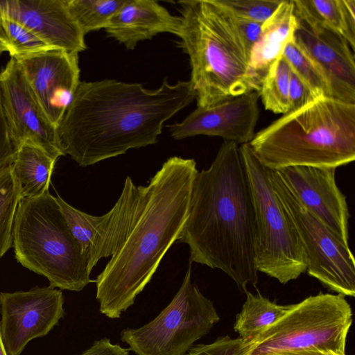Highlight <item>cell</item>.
I'll return each mask as SVG.
<instances>
[{"label": "cell", "instance_id": "cell-15", "mask_svg": "<svg viewBox=\"0 0 355 355\" xmlns=\"http://www.w3.org/2000/svg\"><path fill=\"white\" fill-rule=\"evenodd\" d=\"M259 92H250L210 107H197L182 122L166 126L177 140L207 135L239 146L249 144L259 117Z\"/></svg>", "mask_w": 355, "mask_h": 355}, {"label": "cell", "instance_id": "cell-31", "mask_svg": "<svg viewBox=\"0 0 355 355\" xmlns=\"http://www.w3.org/2000/svg\"><path fill=\"white\" fill-rule=\"evenodd\" d=\"M241 342L239 338L220 336L211 343L193 346L187 355H235Z\"/></svg>", "mask_w": 355, "mask_h": 355}, {"label": "cell", "instance_id": "cell-25", "mask_svg": "<svg viewBox=\"0 0 355 355\" xmlns=\"http://www.w3.org/2000/svg\"><path fill=\"white\" fill-rule=\"evenodd\" d=\"M282 57L288 63L291 71L318 96L334 98L327 78L312 58L297 44L294 37L287 43Z\"/></svg>", "mask_w": 355, "mask_h": 355}, {"label": "cell", "instance_id": "cell-34", "mask_svg": "<svg viewBox=\"0 0 355 355\" xmlns=\"http://www.w3.org/2000/svg\"><path fill=\"white\" fill-rule=\"evenodd\" d=\"M129 349L117 344H112L110 339L104 338L96 340L93 345L80 355H129Z\"/></svg>", "mask_w": 355, "mask_h": 355}, {"label": "cell", "instance_id": "cell-14", "mask_svg": "<svg viewBox=\"0 0 355 355\" xmlns=\"http://www.w3.org/2000/svg\"><path fill=\"white\" fill-rule=\"evenodd\" d=\"M136 189L128 176L113 207L100 216L77 209L57 194L55 199L62 216L86 256L90 270L101 259L111 257L123 240L132 215Z\"/></svg>", "mask_w": 355, "mask_h": 355}, {"label": "cell", "instance_id": "cell-35", "mask_svg": "<svg viewBox=\"0 0 355 355\" xmlns=\"http://www.w3.org/2000/svg\"><path fill=\"white\" fill-rule=\"evenodd\" d=\"M268 355H346L345 354L331 351V350H322L317 349H302L295 351H285L278 353H275Z\"/></svg>", "mask_w": 355, "mask_h": 355}, {"label": "cell", "instance_id": "cell-5", "mask_svg": "<svg viewBox=\"0 0 355 355\" xmlns=\"http://www.w3.org/2000/svg\"><path fill=\"white\" fill-rule=\"evenodd\" d=\"M249 145L272 171L347 165L355 159V104L320 97L255 133Z\"/></svg>", "mask_w": 355, "mask_h": 355}, {"label": "cell", "instance_id": "cell-23", "mask_svg": "<svg viewBox=\"0 0 355 355\" xmlns=\"http://www.w3.org/2000/svg\"><path fill=\"white\" fill-rule=\"evenodd\" d=\"M246 300L236 315L234 329L239 338L253 336L286 314L293 304H279L260 293H245Z\"/></svg>", "mask_w": 355, "mask_h": 355}, {"label": "cell", "instance_id": "cell-36", "mask_svg": "<svg viewBox=\"0 0 355 355\" xmlns=\"http://www.w3.org/2000/svg\"><path fill=\"white\" fill-rule=\"evenodd\" d=\"M0 43L6 49L7 51L8 52V43L7 41V39L6 37V35L0 26Z\"/></svg>", "mask_w": 355, "mask_h": 355}, {"label": "cell", "instance_id": "cell-7", "mask_svg": "<svg viewBox=\"0 0 355 355\" xmlns=\"http://www.w3.org/2000/svg\"><path fill=\"white\" fill-rule=\"evenodd\" d=\"M352 323V308L345 296L320 292L293 304L274 323L242 340L235 355H268L311 349L345 354Z\"/></svg>", "mask_w": 355, "mask_h": 355}, {"label": "cell", "instance_id": "cell-33", "mask_svg": "<svg viewBox=\"0 0 355 355\" xmlns=\"http://www.w3.org/2000/svg\"><path fill=\"white\" fill-rule=\"evenodd\" d=\"M236 23L245 46L250 51L261 33L262 23L236 19Z\"/></svg>", "mask_w": 355, "mask_h": 355}, {"label": "cell", "instance_id": "cell-32", "mask_svg": "<svg viewBox=\"0 0 355 355\" xmlns=\"http://www.w3.org/2000/svg\"><path fill=\"white\" fill-rule=\"evenodd\" d=\"M320 97L291 71L288 90V112L296 111Z\"/></svg>", "mask_w": 355, "mask_h": 355}, {"label": "cell", "instance_id": "cell-20", "mask_svg": "<svg viewBox=\"0 0 355 355\" xmlns=\"http://www.w3.org/2000/svg\"><path fill=\"white\" fill-rule=\"evenodd\" d=\"M297 26L293 0H282L273 15L262 24L261 33L250 53V67L260 85L270 66L282 56L294 37Z\"/></svg>", "mask_w": 355, "mask_h": 355}, {"label": "cell", "instance_id": "cell-30", "mask_svg": "<svg viewBox=\"0 0 355 355\" xmlns=\"http://www.w3.org/2000/svg\"><path fill=\"white\" fill-rule=\"evenodd\" d=\"M18 148L0 91V168L12 162Z\"/></svg>", "mask_w": 355, "mask_h": 355}, {"label": "cell", "instance_id": "cell-18", "mask_svg": "<svg viewBox=\"0 0 355 355\" xmlns=\"http://www.w3.org/2000/svg\"><path fill=\"white\" fill-rule=\"evenodd\" d=\"M0 16L24 25L53 49L76 53L87 49L65 0H0Z\"/></svg>", "mask_w": 355, "mask_h": 355}, {"label": "cell", "instance_id": "cell-8", "mask_svg": "<svg viewBox=\"0 0 355 355\" xmlns=\"http://www.w3.org/2000/svg\"><path fill=\"white\" fill-rule=\"evenodd\" d=\"M239 147L255 211L257 270L281 284H287L306 271L303 246L272 188L270 170L261 164L249 144Z\"/></svg>", "mask_w": 355, "mask_h": 355}, {"label": "cell", "instance_id": "cell-28", "mask_svg": "<svg viewBox=\"0 0 355 355\" xmlns=\"http://www.w3.org/2000/svg\"><path fill=\"white\" fill-rule=\"evenodd\" d=\"M0 26L7 39L10 57L53 49L32 31L13 19L0 16Z\"/></svg>", "mask_w": 355, "mask_h": 355}, {"label": "cell", "instance_id": "cell-1", "mask_svg": "<svg viewBox=\"0 0 355 355\" xmlns=\"http://www.w3.org/2000/svg\"><path fill=\"white\" fill-rule=\"evenodd\" d=\"M191 82L148 89L114 79L80 81L58 125L61 144L85 167L155 144L164 122L196 99Z\"/></svg>", "mask_w": 355, "mask_h": 355}, {"label": "cell", "instance_id": "cell-12", "mask_svg": "<svg viewBox=\"0 0 355 355\" xmlns=\"http://www.w3.org/2000/svg\"><path fill=\"white\" fill-rule=\"evenodd\" d=\"M12 58L46 116L58 128L80 83L78 53L51 49Z\"/></svg>", "mask_w": 355, "mask_h": 355}, {"label": "cell", "instance_id": "cell-37", "mask_svg": "<svg viewBox=\"0 0 355 355\" xmlns=\"http://www.w3.org/2000/svg\"><path fill=\"white\" fill-rule=\"evenodd\" d=\"M0 355H8L6 348H5V346L3 345V340H2L1 331H0Z\"/></svg>", "mask_w": 355, "mask_h": 355}, {"label": "cell", "instance_id": "cell-27", "mask_svg": "<svg viewBox=\"0 0 355 355\" xmlns=\"http://www.w3.org/2000/svg\"><path fill=\"white\" fill-rule=\"evenodd\" d=\"M21 199L12 164L0 168V258L12 245V229Z\"/></svg>", "mask_w": 355, "mask_h": 355}, {"label": "cell", "instance_id": "cell-13", "mask_svg": "<svg viewBox=\"0 0 355 355\" xmlns=\"http://www.w3.org/2000/svg\"><path fill=\"white\" fill-rule=\"evenodd\" d=\"M0 91L18 148L28 141L56 160L65 155L57 127L46 116L12 57L0 72Z\"/></svg>", "mask_w": 355, "mask_h": 355}, {"label": "cell", "instance_id": "cell-26", "mask_svg": "<svg viewBox=\"0 0 355 355\" xmlns=\"http://www.w3.org/2000/svg\"><path fill=\"white\" fill-rule=\"evenodd\" d=\"M125 0H65L71 16L83 34L105 28Z\"/></svg>", "mask_w": 355, "mask_h": 355}, {"label": "cell", "instance_id": "cell-2", "mask_svg": "<svg viewBox=\"0 0 355 355\" xmlns=\"http://www.w3.org/2000/svg\"><path fill=\"white\" fill-rule=\"evenodd\" d=\"M198 171L193 159L173 156L148 185L137 186L127 231L95 280L102 314L120 318L151 280L189 216Z\"/></svg>", "mask_w": 355, "mask_h": 355}, {"label": "cell", "instance_id": "cell-10", "mask_svg": "<svg viewBox=\"0 0 355 355\" xmlns=\"http://www.w3.org/2000/svg\"><path fill=\"white\" fill-rule=\"evenodd\" d=\"M270 180L303 246L306 272L337 294L354 297L355 261L349 245L301 204L277 171L270 170Z\"/></svg>", "mask_w": 355, "mask_h": 355}, {"label": "cell", "instance_id": "cell-29", "mask_svg": "<svg viewBox=\"0 0 355 355\" xmlns=\"http://www.w3.org/2000/svg\"><path fill=\"white\" fill-rule=\"evenodd\" d=\"M235 18L264 23L275 12L282 0H218Z\"/></svg>", "mask_w": 355, "mask_h": 355}, {"label": "cell", "instance_id": "cell-19", "mask_svg": "<svg viewBox=\"0 0 355 355\" xmlns=\"http://www.w3.org/2000/svg\"><path fill=\"white\" fill-rule=\"evenodd\" d=\"M182 19L171 15L156 1L125 0L104 28L109 37L128 50L159 33L178 36Z\"/></svg>", "mask_w": 355, "mask_h": 355}, {"label": "cell", "instance_id": "cell-22", "mask_svg": "<svg viewBox=\"0 0 355 355\" xmlns=\"http://www.w3.org/2000/svg\"><path fill=\"white\" fill-rule=\"evenodd\" d=\"M296 15L342 35L355 48V0H293Z\"/></svg>", "mask_w": 355, "mask_h": 355}, {"label": "cell", "instance_id": "cell-3", "mask_svg": "<svg viewBox=\"0 0 355 355\" xmlns=\"http://www.w3.org/2000/svg\"><path fill=\"white\" fill-rule=\"evenodd\" d=\"M190 262L219 269L243 293L256 286V218L251 188L236 143L223 141L193 182L189 216L177 241Z\"/></svg>", "mask_w": 355, "mask_h": 355}, {"label": "cell", "instance_id": "cell-9", "mask_svg": "<svg viewBox=\"0 0 355 355\" xmlns=\"http://www.w3.org/2000/svg\"><path fill=\"white\" fill-rule=\"evenodd\" d=\"M219 320L212 301L192 283L189 265L168 306L145 325L123 329L120 338L137 355H186Z\"/></svg>", "mask_w": 355, "mask_h": 355}, {"label": "cell", "instance_id": "cell-38", "mask_svg": "<svg viewBox=\"0 0 355 355\" xmlns=\"http://www.w3.org/2000/svg\"><path fill=\"white\" fill-rule=\"evenodd\" d=\"M7 51L6 49L0 43V55L4 52Z\"/></svg>", "mask_w": 355, "mask_h": 355}, {"label": "cell", "instance_id": "cell-4", "mask_svg": "<svg viewBox=\"0 0 355 355\" xmlns=\"http://www.w3.org/2000/svg\"><path fill=\"white\" fill-rule=\"evenodd\" d=\"M178 37L189 58L190 82L197 107L207 108L250 92L260 84L250 67V53L234 16L218 0L178 2Z\"/></svg>", "mask_w": 355, "mask_h": 355}, {"label": "cell", "instance_id": "cell-16", "mask_svg": "<svg viewBox=\"0 0 355 355\" xmlns=\"http://www.w3.org/2000/svg\"><path fill=\"white\" fill-rule=\"evenodd\" d=\"M334 168L292 166L277 171L301 204L349 245V212Z\"/></svg>", "mask_w": 355, "mask_h": 355}, {"label": "cell", "instance_id": "cell-17", "mask_svg": "<svg viewBox=\"0 0 355 355\" xmlns=\"http://www.w3.org/2000/svg\"><path fill=\"white\" fill-rule=\"evenodd\" d=\"M296 18L295 41L326 76L334 97L355 104L354 54L348 42L314 21L297 15Z\"/></svg>", "mask_w": 355, "mask_h": 355}, {"label": "cell", "instance_id": "cell-21", "mask_svg": "<svg viewBox=\"0 0 355 355\" xmlns=\"http://www.w3.org/2000/svg\"><path fill=\"white\" fill-rule=\"evenodd\" d=\"M56 161L33 143L20 146L11 164L21 199L36 198L49 191Z\"/></svg>", "mask_w": 355, "mask_h": 355}, {"label": "cell", "instance_id": "cell-24", "mask_svg": "<svg viewBox=\"0 0 355 355\" xmlns=\"http://www.w3.org/2000/svg\"><path fill=\"white\" fill-rule=\"evenodd\" d=\"M291 73L289 65L282 56L270 66L259 91L266 110L275 114L288 112Z\"/></svg>", "mask_w": 355, "mask_h": 355}, {"label": "cell", "instance_id": "cell-6", "mask_svg": "<svg viewBox=\"0 0 355 355\" xmlns=\"http://www.w3.org/2000/svg\"><path fill=\"white\" fill-rule=\"evenodd\" d=\"M12 245L17 261L45 277L51 287L80 291L95 282L90 278L87 259L49 191L36 198L20 199Z\"/></svg>", "mask_w": 355, "mask_h": 355}, {"label": "cell", "instance_id": "cell-11", "mask_svg": "<svg viewBox=\"0 0 355 355\" xmlns=\"http://www.w3.org/2000/svg\"><path fill=\"white\" fill-rule=\"evenodd\" d=\"M61 290L51 286L0 292V331L8 355H20L33 339L46 336L64 315Z\"/></svg>", "mask_w": 355, "mask_h": 355}]
</instances>
